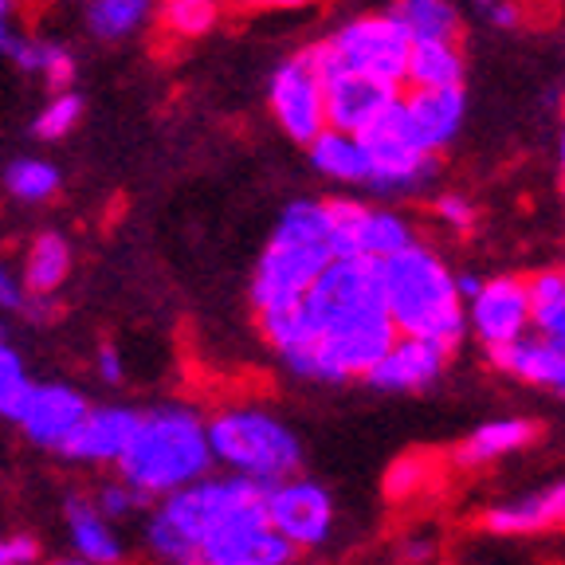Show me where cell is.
<instances>
[{
  "instance_id": "cell-30",
  "label": "cell",
  "mask_w": 565,
  "mask_h": 565,
  "mask_svg": "<svg viewBox=\"0 0 565 565\" xmlns=\"http://www.w3.org/2000/svg\"><path fill=\"white\" fill-rule=\"evenodd\" d=\"M28 388H32V377H28V370H24V358H20L9 338L0 334V416H4V420H17Z\"/></svg>"
},
{
  "instance_id": "cell-42",
  "label": "cell",
  "mask_w": 565,
  "mask_h": 565,
  "mask_svg": "<svg viewBox=\"0 0 565 565\" xmlns=\"http://www.w3.org/2000/svg\"><path fill=\"white\" fill-rule=\"evenodd\" d=\"M9 44V4H0V47Z\"/></svg>"
},
{
  "instance_id": "cell-11",
  "label": "cell",
  "mask_w": 565,
  "mask_h": 565,
  "mask_svg": "<svg viewBox=\"0 0 565 565\" xmlns=\"http://www.w3.org/2000/svg\"><path fill=\"white\" fill-rule=\"evenodd\" d=\"M315 47L318 71H322V95H327V126L345 134H365L388 106L397 103L401 87L397 83L373 79L362 71H350L342 63L330 60V52L322 44Z\"/></svg>"
},
{
  "instance_id": "cell-45",
  "label": "cell",
  "mask_w": 565,
  "mask_h": 565,
  "mask_svg": "<svg viewBox=\"0 0 565 565\" xmlns=\"http://www.w3.org/2000/svg\"><path fill=\"white\" fill-rule=\"evenodd\" d=\"M52 565H90V562H83V557L75 554V557H60V562H52Z\"/></svg>"
},
{
  "instance_id": "cell-14",
  "label": "cell",
  "mask_w": 565,
  "mask_h": 565,
  "mask_svg": "<svg viewBox=\"0 0 565 565\" xmlns=\"http://www.w3.org/2000/svg\"><path fill=\"white\" fill-rule=\"evenodd\" d=\"M448 362L451 350H444V345L397 334L393 345L365 370V385L377 393H424L444 377Z\"/></svg>"
},
{
  "instance_id": "cell-21",
  "label": "cell",
  "mask_w": 565,
  "mask_h": 565,
  "mask_svg": "<svg viewBox=\"0 0 565 565\" xmlns=\"http://www.w3.org/2000/svg\"><path fill=\"white\" fill-rule=\"evenodd\" d=\"M310 166L338 185H365L370 181V153H365L362 134H345L327 126L322 134L307 141Z\"/></svg>"
},
{
  "instance_id": "cell-10",
  "label": "cell",
  "mask_w": 565,
  "mask_h": 565,
  "mask_svg": "<svg viewBox=\"0 0 565 565\" xmlns=\"http://www.w3.org/2000/svg\"><path fill=\"white\" fill-rule=\"evenodd\" d=\"M264 511L275 534L291 542L295 550H322L338 522L334 494L307 476H291L264 487Z\"/></svg>"
},
{
  "instance_id": "cell-16",
  "label": "cell",
  "mask_w": 565,
  "mask_h": 565,
  "mask_svg": "<svg viewBox=\"0 0 565 565\" xmlns=\"http://www.w3.org/2000/svg\"><path fill=\"white\" fill-rule=\"evenodd\" d=\"M138 408L130 405H90L87 416L75 424V433L60 444V456L83 468H103V463H118L122 448L130 444L134 428H138Z\"/></svg>"
},
{
  "instance_id": "cell-34",
  "label": "cell",
  "mask_w": 565,
  "mask_h": 565,
  "mask_svg": "<svg viewBox=\"0 0 565 565\" xmlns=\"http://www.w3.org/2000/svg\"><path fill=\"white\" fill-rule=\"evenodd\" d=\"M433 216L451 232H471V228H476V221H479V209L471 204V196L451 193V189H448V193L433 196Z\"/></svg>"
},
{
  "instance_id": "cell-37",
  "label": "cell",
  "mask_w": 565,
  "mask_h": 565,
  "mask_svg": "<svg viewBox=\"0 0 565 565\" xmlns=\"http://www.w3.org/2000/svg\"><path fill=\"white\" fill-rule=\"evenodd\" d=\"M95 373H98V381H103V385H122V381H126V365H122V358H118L115 345H103V350H98Z\"/></svg>"
},
{
  "instance_id": "cell-39",
  "label": "cell",
  "mask_w": 565,
  "mask_h": 565,
  "mask_svg": "<svg viewBox=\"0 0 565 565\" xmlns=\"http://www.w3.org/2000/svg\"><path fill=\"white\" fill-rule=\"evenodd\" d=\"M483 20L491 28H503V32L507 28H519L522 24V4L519 0H494L491 9L483 12Z\"/></svg>"
},
{
  "instance_id": "cell-15",
  "label": "cell",
  "mask_w": 565,
  "mask_h": 565,
  "mask_svg": "<svg viewBox=\"0 0 565 565\" xmlns=\"http://www.w3.org/2000/svg\"><path fill=\"white\" fill-rule=\"evenodd\" d=\"M87 408L90 401L83 397L79 388L63 385V381H32V388H28L24 405H20L12 424H17L35 448L55 451L75 433V424L87 416Z\"/></svg>"
},
{
  "instance_id": "cell-44",
  "label": "cell",
  "mask_w": 565,
  "mask_h": 565,
  "mask_svg": "<svg viewBox=\"0 0 565 565\" xmlns=\"http://www.w3.org/2000/svg\"><path fill=\"white\" fill-rule=\"evenodd\" d=\"M491 4H494V0H471V9H476V12H479V17H483V12H487V9H491Z\"/></svg>"
},
{
  "instance_id": "cell-46",
  "label": "cell",
  "mask_w": 565,
  "mask_h": 565,
  "mask_svg": "<svg viewBox=\"0 0 565 565\" xmlns=\"http://www.w3.org/2000/svg\"><path fill=\"white\" fill-rule=\"evenodd\" d=\"M557 397H565V373H562V385H557Z\"/></svg>"
},
{
  "instance_id": "cell-18",
  "label": "cell",
  "mask_w": 565,
  "mask_h": 565,
  "mask_svg": "<svg viewBox=\"0 0 565 565\" xmlns=\"http://www.w3.org/2000/svg\"><path fill=\"white\" fill-rule=\"evenodd\" d=\"M487 358H491V365L503 373V377L519 381V385L550 388V393H557V385H562L565 353L554 350L550 342H542L534 330L514 338V342H507V345L487 350Z\"/></svg>"
},
{
  "instance_id": "cell-22",
  "label": "cell",
  "mask_w": 565,
  "mask_h": 565,
  "mask_svg": "<svg viewBox=\"0 0 565 565\" xmlns=\"http://www.w3.org/2000/svg\"><path fill=\"white\" fill-rule=\"evenodd\" d=\"M539 436V424L526 420V416H507V420H487L479 424L476 433L456 448V459L463 468H483L494 459L514 456V451L530 448Z\"/></svg>"
},
{
  "instance_id": "cell-47",
  "label": "cell",
  "mask_w": 565,
  "mask_h": 565,
  "mask_svg": "<svg viewBox=\"0 0 565 565\" xmlns=\"http://www.w3.org/2000/svg\"><path fill=\"white\" fill-rule=\"evenodd\" d=\"M0 4H9V0H0Z\"/></svg>"
},
{
  "instance_id": "cell-7",
  "label": "cell",
  "mask_w": 565,
  "mask_h": 565,
  "mask_svg": "<svg viewBox=\"0 0 565 565\" xmlns=\"http://www.w3.org/2000/svg\"><path fill=\"white\" fill-rule=\"evenodd\" d=\"M362 141H365V153H370V181L365 185L377 196H385V201L420 196L436 181V173H440V158L428 153L416 141L413 126H408L405 110H401V95L362 134Z\"/></svg>"
},
{
  "instance_id": "cell-40",
  "label": "cell",
  "mask_w": 565,
  "mask_h": 565,
  "mask_svg": "<svg viewBox=\"0 0 565 565\" xmlns=\"http://www.w3.org/2000/svg\"><path fill=\"white\" fill-rule=\"evenodd\" d=\"M244 9H267V12H287V9H302L310 0H239Z\"/></svg>"
},
{
  "instance_id": "cell-35",
  "label": "cell",
  "mask_w": 565,
  "mask_h": 565,
  "mask_svg": "<svg viewBox=\"0 0 565 565\" xmlns=\"http://www.w3.org/2000/svg\"><path fill=\"white\" fill-rule=\"evenodd\" d=\"M0 565H40V542L32 534H4L0 539Z\"/></svg>"
},
{
  "instance_id": "cell-2",
  "label": "cell",
  "mask_w": 565,
  "mask_h": 565,
  "mask_svg": "<svg viewBox=\"0 0 565 565\" xmlns=\"http://www.w3.org/2000/svg\"><path fill=\"white\" fill-rule=\"evenodd\" d=\"M381 295L397 334L424 338L456 353L468 338L463 295L456 287V271L436 247L413 239L397 256L381 259Z\"/></svg>"
},
{
  "instance_id": "cell-48",
  "label": "cell",
  "mask_w": 565,
  "mask_h": 565,
  "mask_svg": "<svg viewBox=\"0 0 565 565\" xmlns=\"http://www.w3.org/2000/svg\"><path fill=\"white\" fill-rule=\"evenodd\" d=\"M562 193H565V189H562Z\"/></svg>"
},
{
  "instance_id": "cell-24",
  "label": "cell",
  "mask_w": 565,
  "mask_h": 565,
  "mask_svg": "<svg viewBox=\"0 0 565 565\" xmlns=\"http://www.w3.org/2000/svg\"><path fill=\"white\" fill-rule=\"evenodd\" d=\"M463 71H468V60L456 40H424L408 47V87H463Z\"/></svg>"
},
{
  "instance_id": "cell-32",
  "label": "cell",
  "mask_w": 565,
  "mask_h": 565,
  "mask_svg": "<svg viewBox=\"0 0 565 565\" xmlns=\"http://www.w3.org/2000/svg\"><path fill=\"white\" fill-rule=\"evenodd\" d=\"M79 118H83V98L75 95V90H60V95L40 110V118L32 122V130L40 134V138L55 141V138H63V134L75 130Z\"/></svg>"
},
{
  "instance_id": "cell-5",
  "label": "cell",
  "mask_w": 565,
  "mask_h": 565,
  "mask_svg": "<svg viewBox=\"0 0 565 565\" xmlns=\"http://www.w3.org/2000/svg\"><path fill=\"white\" fill-rule=\"evenodd\" d=\"M204 424H209L212 463L221 471L244 476L259 487H271L302 471L299 433L287 420H279L271 408L232 405Z\"/></svg>"
},
{
  "instance_id": "cell-17",
  "label": "cell",
  "mask_w": 565,
  "mask_h": 565,
  "mask_svg": "<svg viewBox=\"0 0 565 565\" xmlns=\"http://www.w3.org/2000/svg\"><path fill=\"white\" fill-rule=\"evenodd\" d=\"M401 110H405L416 141L440 158L463 130L468 95H463V87H408L401 90Z\"/></svg>"
},
{
  "instance_id": "cell-29",
  "label": "cell",
  "mask_w": 565,
  "mask_h": 565,
  "mask_svg": "<svg viewBox=\"0 0 565 565\" xmlns=\"http://www.w3.org/2000/svg\"><path fill=\"white\" fill-rule=\"evenodd\" d=\"M4 185H9V193L17 196V201L40 204V201H47V196H55V189H60V169H55L52 161L20 158L4 169Z\"/></svg>"
},
{
  "instance_id": "cell-4",
  "label": "cell",
  "mask_w": 565,
  "mask_h": 565,
  "mask_svg": "<svg viewBox=\"0 0 565 565\" xmlns=\"http://www.w3.org/2000/svg\"><path fill=\"white\" fill-rule=\"evenodd\" d=\"M330 259L334 252H330L327 201H291L259 252L252 275V307L264 310L302 299Z\"/></svg>"
},
{
  "instance_id": "cell-1",
  "label": "cell",
  "mask_w": 565,
  "mask_h": 565,
  "mask_svg": "<svg viewBox=\"0 0 565 565\" xmlns=\"http://www.w3.org/2000/svg\"><path fill=\"white\" fill-rule=\"evenodd\" d=\"M299 307L310 327V345L282 358V365L315 385H345L353 377H365V370L397 338L381 295V259H330L307 287Z\"/></svg>"
},
{
  "instance_id": "cell-9",
  "label": "cell",
  "mask_w": 565,
  "mask_h": 565,
  "mask_svg": "<svg viewBox=\"0 0 565 565\" xmlns=\"http://www.w3.org/2000/svg\"><path fill=\"white\" fill-rule=\"evenodd\" d=\"M330 221V252L338 256H365V259H388L401 247H408L416 236L413 221L401 216L397 209L385 204H362L353 196H330L327 201Z\"/></svg>"
},
{
  "instance_id": "cell-41",
  "label": "cell",
  "mask_w": 565,
  "mask_h": 565,
  "mask_svg": "<svg viewBox=\"0 0 565 565\" xmlns=\"http://www.w3.org/2000/svg\"><path fill=\"white\" fill-rule=\"evenodd\" d=\"M456 287H459V295H463V302H468L471 295H476L479 287H483V279H479V275H471V271H459L456 275Z\"/></svg>"
},
{
  "instance_id": "cell-8",
  "label": "cell",
  "mask_w": 565,
  "mask_h": 565,
  "mask_svg": "<svg viewBox=\"0 0 565 565\" xmlns=\"http://www.w3.org/2000/svg\"><path fill=\"white\" fill-rule=\"evenodd\" d=\"M322 47L342 67L362 71V75H373V79L397 83L401 87L405 83L413 40L393 20V12H373V17H358L350 24H342L330 40H322Z\"/></svg>"
},
{
  "instance_id": "cell-20",
  "label": "cell",
  "mask_w": 565,
  "mask_h": 565,
  "mask_svg": "<svg viewBox=\"0 0 565 565\" xmlns=\"http://www.w3.org/2000/svg\"><path fill=\"white\" fill-rule=\"evenodd\" d=\"M565 522V479L550 483L534 494H522L511 503H499L483 514V526L494 534H539V530Z\"/></svg>"
},
{
  "instance_id": "cell-19",
  "label": "cell",
  "mask_w": 565,
  "mask_h": 565,
  "mask_svg": "<svg viewBox=\"0 0 565 565\" xmlns=\"http://www.w3.org/2000/svg\"><path fill=\"white\" fill-rule=\"evenodd\" d=\"M63 514H67L71 546H75V554H79L83 562H90V565H118L126 557L115 522L98 511L90 494L71 491L67 503H63Z\"/></svg>"
},
{
  "instance_id": "cell-3",
  "label": "cell",
  "mask_w": 565,
  "mask_h": 565,
  "mask_svg": "<svg viewBox=\"0 0 565 565\" xmlns=\"http://www.w3.org/2000/svg\"><path fill=\"white\" fill-rule=\"evenodd\" d=\"M115 468L134 491H141L153 503L216 468L209 448V424L196 408L185 405L150 408L138 416V428Z\"/></svg>"
},
{
  "instance_id": "cell-12",
  "label": "cell",
  "mask_w": 565,
  "mask_h": 565,
  "mask_svg": "<svg viewBox=\"0 0 565 565\" xmlns=\"http://www.w3.org/2000/svg\"><path fill=\"white\" fill-rule=\"evenodd\" d=\"M271 115L291 141L307 146L315 134L327 130V95H322V71L315 47H302L291 60H282L271 75Z\"/></svg>"
},
{
  "instance_id": "cell-26",
  "label": "cell",
  "mask_w": 565,
  "mask_h": 565,
  "mask_svg": "<svg viewBox=\"0 0 565 565\" xmlns=\"http://www.w3.org/2000/svg\"><path fill=\"white\" fill-rule=\"evenodd\" d=\"M388 12L405 28L413 44H424V40H459V9L451 0H397Z\"/></svg>"
},
{
  "instance_id": "cell-23",
  "label": "cell",
  "mask_w": 565,
  "mask_h": 565,
  "mask_svg": "<svg viewBox=\"0 0 565 565\" xmlns=\"http://www.w3.org/2000/svg\"><path fill=\"white\" fill-rule=\"evenodd\" d=\"M530 330L565 353V267H542L526 279Z\"/></svg>"
},
{
  "instance_id": "cell-13",
  "label": "cell",
  "mask_w": 565,
  "mask_h": 565,
  "mask_svg": "<svg viewBox=\"0 0 565 565\" xmlns=\"http://www.w3.org/2000/svg\"><path fill=\"white\" fill-rule=\"evenodd\" d=\"M463 315H468V334L483 350H494V345H507L514 338L530 334L526 279H519V275L483 279V287L463 302Z\"/></svg>"
},
{
  "instance_id": "cell-6",
  "label": "cell",
  "mask_w": 565,
  "mask_h": 565,
  "mask_svg": "<svg viewBox=\"0 0 565 565\" xmlns=\"http://www.w3.org/2000/svg\"><path fill=\"white\" fill-rule=\"evenodd\" d=\"M295 557L299 550L267 522L259 483H247L201 534V565H291Z\"/></svg>"
},
{
  "instance_id": "cell-25",
  "label": "cell",
  "mask_w": 565,
  "mask_h": 565,
  "mask_svg": "<svg viewBox=\"0 0 565 565\" xmlns=\"http://www.w3.org/2000/svg\"><path fill=\"white\" fill-rule=\"evenodd\" d=\"M71 275V244L60 232H40L24 256V291L55 295Z\"/></svg>"
},
{
  "instance_id": "cell-28",
  "label": "cell",
  "mask_w": 565,
  "mask_h": 565,
  "mask_svg": "<svg viewBox=\"0 0 565 565\" xmlns=\"http://www.w3.org/2000/svg\"><path fill=\"white\" fill-rule=\"evenodd\" d=\"M153 0H87V28L98 40H122L150 17Z\"/></svg>"
},
{
  "instance_id": "cell-36",
  "label": "cell",
  "mask_w": 565,
  "mask_h": 565,
  "mask_svg": "<svg viewBox=\"0 0 565 565\" xmlns=\"http://www.w3.org/2000/svg\"><path fill=\"white\" fill-rule=\"evenodd\" d=\"M416 483H420V463H416V459H401V463H393L385 476L388 494H408Z\"/></svg>"
},
{
  "instance_id": "cell-27",
  "label": "cell",
  "mask_w": 565,
  "mask_h": 565,
  "mask_svg": "<svg viewBox=\"0 0 565 565\" xmlns=\"http://www.w3.org/2000/svg\"><path fill=\"white\" fill-rule=\"evenodd\" d=\"M4 52L12 55L20 71H35L44 75L52 90H67L71 79H75V55L60 44H47V40H20V35H9Z\"/></svg>"
},
{
  "instance_id": "cell-43",
  "label": "cell",
  "mask_w": 565,
  "mask_h": 565,
  "mask_svg": "<svg viewBox=\"0 0 565 565\" xmlns=\"http://www.w3.org/2000/svg\"><path fill=\"white\" fill-rule=\"evenodd\" d=\"M557 166H562V173H565V122H562V138H557Z\"/></svg>"
},
{
  "instance_id": "cell-33",
  "label": "cell",
  "mask_w": 565,
  "mask_h": 565,
  "mask_svg": "<svg viewBox=\"0 0 565 565\" xmlns=\"http://www.w3.org/2000/svg\"><path fill=\"white\" fill-rule=\"evenodd\" d=\"M90 499H95V507H98V511H103L110 522L130 519L134 511H146V507H150V499H146L141 491H134V487L126 483L122 476H118V479H106V483L98 487V491L90 494Z\"/></svg>"
},
{
  "instance_id": "cell-38",
  "label": "cell",
  "mask_w": 565,
  "mask_h": 565,
  "mask_svg": "<svg viewBox=\"0 0 565 565\" xmlns=\"http://www.w3.org/2000/svg\"><path fill=\"white\" fill-rule=\"evenodd\" d=\"M24 299H28L24 282H20L9 267H0V310H12V315H20Z\"/></svg>"
},
{
  "instance_id": "cell-31",
  "label": "cell",
  "mask_w": 565,
  "mask_h": 565,
  "mask_svg": "<svg viewBox=\"0 0 565 565\" xmlns=\"http://www.w3.org/2000/svg\"><path fill=\"white\" fill-rule=\"evenodd\" d=\"M221 17L216 0H161V24L173 35H204Z\"/></svg>"
}]
</instances>
